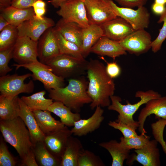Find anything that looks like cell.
Returning a JSON list of instances; mask_svg holds the SVG:
<instances>
[{"label": "cell", "instance_id": "cell-48", "mask_svg": "<svg viewBox=\"0 0 166 166\" xmlns=\"http://www.w3.org/2000/svg\"><path fill=\"white\" fill-rule=\"evenodd\" d=\"M68 0H51L49 1V2L51 4L56 8L59 7L60 4L63 2ZM84 2L85 0H80Z\"/></svg>", "mask_w": 166, "mask_h": 166}, {"label": "cell", "instance_id": "cell-29", "mask_svg": "<svg viewBox=\"0 0 166 166\" xmlns=\"http://www.w3.org/2000/svg\"><path fill=\"white\" fill-rule=\"evenodd\" d=\"M38 124L45 135L48 134L64 127L65 125L61 121L55 119L48 110L33 111Z\"/></svg>", "mask_w": 166, "mask_h": 166}, {"label": "cell", "instance_id": "cell-18", "mask_svg": "<svg viewBox=\"0 0 166 166\" xmlns=\"http://www.w3.org/2000/svg\"><path fill=\"white\" fill-rule=\"evenodd\" d=\"M100 26L103 31V36L118 42L135 30L128 22L119 17Z\"/></svg>", "mask_w": 166, "mask_h": 166}, {"label": "cell", "instance_id": "cell-37", "mask_svg": "<svg viewBox=\"0 0 166 166\" xmlns=\"http://www.w3.org/2000/svg\"><path fill=\"white\" fill-rule=\"evenodd\" d=\"M163 22L162 27L159 30V34L156 38L152 41L151 45L152 51L154 53L159 50L162 44L166 38V10L165 12L160 15L157 22L158 23Z\"/></svg>", "mask_w": 166, "mask_h": 166}, {"label": "cell", "instance_id": "cell-31", "mask_svg": "<svg viewBox=\"0 0 166 166\" xmlns=\"http://www.w3.org/2000/svg\"><path fill=\"white\" fill-rule=\"evenodd\" d=\"M46 91L42 90L30 96H22L20 98L32 111L37 110H47L53 103L52 99H46L44 96Z\"/></svg>", "mask_w": 166, "mask_h": 166}, {"label": "cell", "instance_id": "cell-33", "mask_svg": "<svg viewBox=\"0 0 166 166\" xmlns=\"http://www.w3.org/2000/svg\"><path fill=\"white\" fill-rule=\"evenodd\" d=\"M18 37L17 27L9 25L0 33V51L14 46Z\"/></svg>", "mask_w": 166, "mask_h": 166}, {"label": "cell", "instance_id": "cell-21", "mask_svg": "<svg viewBox=\"0 0 166 166\" xmlns=\"http://www.w3.org/2000/svg\"><path fill=\"white\" fill-rule=\"evenodd\" d=\"M90 53L102 56H107L114 59L127 54L126 51L120 45L119 42L104 36L100 38L92 46Z\"/></svg>", "mask_w": 166, "mask_h": 166}, {"label": "cell", "instance_id": "cell-14", "mask_svg": "<svg viewBox=\"0 0 166 166\" xmlns=\"http://www.w3.org/2000/svg\"><path fill=\"white\" fill-rule=\"evenodd\" d=\"M54 26L52 19L44 17L42 19H39L35 15L17 27L18 36H27L34 41H38L46 30Z\"/></svg>", "mask_w": 166, "mask_h": 166}, {"label": "cell", "instance_id": "cell-35", "mask_svg": "<svg viewBox=\"0 0 166 166\" xmlns=\"http://www.w3.org/2000/svg\"><path fill=\"white\" fill-rule=\"evenodd\" d=\"M105 164L100 157L93 152L84 149L80 153L77 166H104Z\"/></svg>", "mask_w": 166, "mask_h": 166}, {"label": "cell", "instance_id": "cell-43", "mask_svg": "<svg viewBox=\"0 0 166 166\" xmlns=\"http://www.w3.org/2000/svg\"><path fill=\"white\" fill-rule=\"evenodd\" d=\"M21 166H38L32 148L24 157L21 159Z\"/></svg>", "mask_w": 166, "mask_h": 166}, {"label": "cell", "instance_id": "cell-24", "mask_svg": "<svg viewBox=\"0 0 166 166\" xmlns=\"http://www.w3.org/2000/svg\"><path fill=\"white\" fill-rule=\"evenodd\" d=\"M0 10L10 24L17 27L35 15L33 7L21 9L10 6Z\"/></svg>", "mask_w": 166, "mask_h": 166}, {"label": "cell", "instance_id": "cell-34", "mask_svg": "<svg viewBox=\"0 0 166 166\" xmlns=\"http://www.w3.org/2000/svg\"><path fill=\"white\" fill-rule=\"evenodd\" d=\"M150 139V136L145 133H141L140 135L129 138L121 137L120 142L125 148L130 150L132 149H138L143 148L148 143Z\"/></svg>", "mask_w": 166, "mask_h": 166}, {"label": "cell", "instance_id": "cell-32", "mask_svg": "<svg viewBox=\"0 0 166 166\" xmlns=\"http://www.w3.org/2000/svg\"><path fill=\"white\" fill-rule=\"evenodd\" d=\"M61 54H64L84 60L81 48L76 44L65 38L54 27Z\"/></svg>", "mask_w": 166, "mask_h": 166}, {"label": "cell", "instance_id": "cell-28", "mask_svg": "<svg viewBox=\"0 0 166 166\" xmlns=\"http://www.w3.org/2000/svg\"><path fill=\"white\" fill-rule=\"evenodd\" d=\"M47 110L59 117L61 123L67 127L73 126L74 122L81 118L80 113L73 112L70 108L59 101L53 102Z\"/></svg>", "mask_w": 166, "mask_h": 166}, {"label": "cell", "instance_id": "cell-44", "mask_svg": "<svg viewBox=\"0 0 166 166\" xmlns=\"http://www.w3.org/2000/svg\"><path fill=\"white\" fill-rule=\"evenodd\" d=\"M37 0H12L11 6L15 7L25 9L32 7L34 3Z\"/></svg>", "mask_w": 166, "mask_h": 166}, {"label": "cell", "instance_id": "cell-46", "mask_svg": "<svg viewBox=\"0 0 166 166\" xmlns=\"http://www.w3.org/2000/svg\"><path fill=\"white\" fill-rule=\"evenodd\" d=\"M9 25H10L9 23L1 13L0 14V31L1 32Z\"/></svg>", "mask_w": 166, "mask_h": 166}, {"label": "cell", "instance_id": "cell-17", "mask_svg": "<svg viewBox=\"0 0 166 166\" xmlns=\"http://www.w3.org/2000/svg\"><path fill=\"white\" fill-rule=\"evenodd\" d=\"M152 114H155L157 118L166 120V96L150 100L141 110L138 121V130L141 133H146L144 128V123L147 117Z\"/></svg>", "mask_w": 166, "mask_h": 166}, {"label": "cell", "instance_id": "cell-19", "mask_svg": "<svg viewBox=\"0 0 166 166\" xmlns=\"http://www.w3.org/2000/svg\"><path fill=\"white\" fill-rule=\"evenodd\" d=\"M104 112L101 107L97 106L90 117L75 121L71 129L73 134L78 136H85L99 128L104 119Z\"/></svg>", "mask_w": 166, "mask_h": 166}, {"label": "cell", "instance_id": "cell-23", "mask_svg": "<svg viewBox=\"0 0 166 166\" xmlns=\"http://www.w3.org/2000/svg\"><path fill=\"white\" fill-rule=\"evenodd\" d=\"M84 149L80 140L71 136L61 156L60 166H77L79 156Z\"/></svg>", "mask_w": 166, "mask_h": 166}, {"label": "cell", "instance_id": "cell-10", "mask_svg": "<svg viewBox=\"0 0 166 166\" xmlns=\"http://www.w3.org/2000/svg\"><path fill=\"white\" fill-rule=\"evenodd\" d=\"M57 14L65 22L76 23L83 28L89 24L84 2L80 0H68L62 3Z\"/></svg>", "mask_w": 166, "mask_h": 166}, {"label": "cell", "instance_id": "cell-42", "mask_svg": "<svg viewBox=\"0 0 166 166\" xmlns=\"http://www.w3.org/2000/svg\"><path fill=\"white\" fill-rule=\"evenodd\" d=\"M115 1L123 7L131 8L144 6L147 3L148 0H115Z\"/></svg>", "mask_w": 166, "mask_h": 166}, {"label": "cell", "instance_id": "cell-50", "mask_svg": "<svg viewBox=\"0 0 166 166\" xmlns=\"http://www.w3.org/2000/svg\"><path fill=\"white\" fill-rule=\"evenodd\" d=\"M154 3L165 5L166 4V0H154Z\"/></svg>", "mask_w": 166, "mask_h": 166}, {"label": "cell", "instance_id": "cell-41", "mask_svg": "<svg viewBox=\"0 0 166 166\" xmlns=\"http://www.w3.org/2000/svg\"><path fill=\"white\" fill-rule=\"evenodd\" d=\"M46 4L42 0H37L33 4L34 9L36 17L39 19H42L43 16L46 12Z\"/></svg>", "mask_w": 166, "mask_h": 166}, {"label": "cell", "instance_id": "cell-4", "mask_svg": "<svg viewBox=\"0 0 166 166\" xmlns=\"http://www.w3.org/2000/svg\"><path fill=\"white\" fill-rule=\"evenodd\" d=\"M161 96L158 92L152 90L145 92L138 91L136 93L135 97H139L140 100L136 103L132 104L127 101V104L124 105L121 103L122 100L120 97L113 95L110 97L111 103L108 107V109L118 113L116 121L124 123L136 130L138 128L139 124L138 121L133 120V115L141 105L146 104L151 99L157 98Z\"/></svg>", "mask_w": 166, "mask_h": 166}, {"label": "cell", "instance_id": "cell-26", "mask_svg": "<svg viewBox=\"0 0 166 166\" xmlns=\"http://www.w3.org/2000/svg\"><path fill=\"white\" fill-rule=\"evenodd\" d=\"M18 96L0 95V120L14 119L19 116L20 107Z\"/></svg>", "mask_w": 166, "mask_h": 166}, {"label": "cell", "instance_id": "cell-36", "mask_svg": "<svg viewBox=\"0 0 166 166\" xmlns=\"http://www.w3.org/2000/svg\"><path fill=\"white\" fill-rule=\"evenodd\" d=\"M2 136L0 138V166H15L17 161L9 151Z\"/></svg>", "mask_w": 166, "mask_h": 166}, {"label": "cell", "instance_id": "cell-11", "mask_svg": "<svg viewBox=\"0 0 166 166\" xmlns=\"http://www.w3.org/2000/svg\"><path fill=\"white\" fill-rule=\"evenodd\" d=\"M152 42L150 34L144 29L135 30L119 41L126 51L137 55L148 52L151 48Z\"/></svg>", "mask_w": 166, "mask_h": 166}, {"label": "cell", "instance_id": "cell-16", "mask_svg": "<svg viewBox=\"0 0 166 166\" xmlns=\"http://www.w3.org/2000/svg\"><path fill=\"white\" fill-rule=\"evenodd\" d=\"M73 133L68 127L62 128L45 135L44 142L49 152L61 161L69 138Z\"/></svg>", "mask_w": 166, "mask_h": 166}, {"label": "cell", "instance_id": "cell-39", "mask_svg": "<svg viewBox=\"0 0 166 166\" xmlns=\"http://www.w3.org/2000/svg\"><path fill=\"white\" fill-rule=\"evenodd\" d=\"M108 125L121 131L123 137L125 138H129L138 135L135 130L130 126L121 122L109 121Z\"/></svg>", "mask_w": 166, "mask_h": 166}, {"label": "cell", "instance_id": "cell-20", "mask_svg": "<svg viewBox=\"0 0 166 166\" xmlns=\"http://www.w3.org/2000/svg\"><path fill=\"white\" fill-rule=\"evenodd\" d=\"M20 107V117L24 121L30 132L33 146L38 142L44 140L45 135L40 129L33 112L19 98Z\"/></svg>", "mask_w": 166, "mask_h": 166}, {"label": "cell", "instance_id": "cell-3", "mask_svg": "<svg viewBox=\"0 0 166 166\" xmlns=\"http://www.w3.org/2000/svg\"><path fill=\"white\" fill-rule=\"evenodd\" d=\"M0 131L5 141L15 149L21 159L33 148L29 131L20 117L0 120Z\"/></svg>", "mask_w": 166, "mask_h": 166}, {"label": "cell", "instance_id": "cell-13", "mask_svg": "<svg viewBox=\"0 0 166 166\" xmlns=\"http://www.w3.org/2000/svg\"><path fill=\"white\" fill-rule=\"evenodd\" d=\"M37 51L40 61L45 64L61 54L54 27L48 29L41 37Z\"/></svg>", "mask_w": 166, "mask_h": 166}, {"label": "cell", "instance_id": "cell-27", "mask_svg": "<svg viewBox=\"0 0 166 166\" xmlns=\"http://www.w3.org/2000/svg\"><path fill=\"white\" fill-rule=\"evenodd\" d=\"M99 145L107 150L111 155L112 161V166H122L124 161L129 156L130 150L125 148L116 140L100 143Z\"/></svg>", "mask_w": 166, "mask_h": 166}, {"label": "cell", "instance_id": "cell-22", "mask_svg": "<svg viewBox=\"0 0 166 166\" xmlns=\"http://www.w3.org/2000/svg\"><path fill=\"white\" fill-rule=\"evenodd\" d=\"M54 27L65 38L76 44L81 49L83 28L75 22H65L62 18Z\"/></svg>", "mask_w": 166, "mask_h": 166}, {"label": "cell", "instance_id": "cell-25", "mask_svg": "<svg viewBox=\"0 0 166 166\" xmlns=\"http://www.w3.org/2000/svg\"><path fill=\"white\" fill-rule=\"evenodd\" d=\"M103 36V31L100 25L91 24L88 27L83 28L81 50L85 58L90 53L92 46Z\"/></svg>", "mask_w": 166, "mask_h": 166}, {"label": "cell", "instance_id": "cell-49", "mask_svg": "<svg viewBox=\"0 0 166 166\" xmlns=\"http://www.w3.org/2000/svg\"><path fill=\"white\" fill-rule=\"evenodd\" d=\"M157 141L161 144L164 152L166 154V143L164 140L163 136L159 137Z\"/></svg>", "mask_w": 166, "mask_h": 166}, {"label": "cell", "instance_id": "cell-5", "mask_svg": "<svg viewBox=\"0 0 166 166\" xmlns=\"http://www.w3.org/2000/svg\"><path fill=\"white\" fill-rule=\"evenodd\" d=\"M88 62L64 54H60L50 60L46 65L56 75L63 79L81 75L86 71Z\"/></svg>", "mask_w": 166, "mask_h": 166}, {"label": "cell", "instance_id": "cell-15", "mask_svg": "<svg viewBox=\"0 0 166 166\" xmlns=\"http://www.w3.org/2000/svg\"><path fill=\"white\" fill-rule=\"evenodd\" d=\"M157 144L155 139L150 140L143 148L135 149L136 154L129 156L127 159V164L132 165L134 161H136L143 166H160V153Z\"/></svg>", "mask_w": 166, "mask_h": 166}, {"label": "cell", "instance_id": "cell-6", "mask_svg": "<svg viewBox=\"0 0 166 166\" xmlns=\"http://www.w3.org/2000/svg\"><path fill=\"white\" fill-rule=\"evenodd\" d=\"M12 66L15 67L16 70L21 67L29 70L32 73L33 80L41 82L47 90L64 86L65 79L56 75L49 66L40 61L22 65L14 64Z\"/></svg>", "mask_w": 166, "mask_h": 166}, {"label": "cell", "instance_id": "cell-9", "mask_svg": "<svg viewBox=\"0 0 166 166\" xmlns=\"http://www.w3.org/2000/svg\"><path fill=\"white\" fill-rule=\"evenodd\" d=\"M109 2L117 16L125 20L135 30L148 27L150 14L144 6L138 7L137 10H134L130 8L119 7L112 0H109Z\"/></svg>", "mask_w": 166, "mask_h": 166}, {"label": "cell", "instance_id": "cell-30", "mask_svg": "<svg viewBox=\"0 0 166 166\" xmlns=\"http://www.w3.org/2000/svg\"><path fill=\"white\" fill-rule=\"evenodd\" d=\"M32 149L38 165L60 166L61 161L49 152L43 141L38 142Z\"/></svg>", "mask_w": 166, "mask_h": 166}, {"label": "cell", "instance_id": "cell-45", "mask_svg": "<svg viewBox=\"0 0 166 166\" xmlns=\"http://www.w3.org/2000/svg\"><path fill=\"white\" fill-rule=\"evenodd\" d=\"M153 12L155 14L160 15L162 14L165 11L166 7L165 5L153 3L152 6Z\"/></svg>", "mask_w": 166, "mask_h": 166}, {"label": "cell", "instance_id": "cell-40", "mask_svg": "<svg viewBox=\"0 0 166 166\" xmlns=\"http://www.w3.org/2000/svg\"><path fill=\"white\" fill-rule=\"evenodd\" d=\"M106 63V71L108 75L112 78H115L120 76L121 72L120 66L116 62H109L107 61L103 56L100 57Z\"/></svg>", "mask_w": 166, "mask_h": 166}, {"label": "cell", "instance_id": "cell-38", "mask_svg": "<svg viewBox=\"0 0 166 166\" xmlns=\"http://www.w3.org/2000/svg\"><path fill=\"white\" fill-rule=\"evenodd\" d=\"M14 45L0 51V76L6 75L7 73L12 70V68L9 67L8 64L11 59L13 57Z\"/></svg>", "mask_w": 166, "mask_h": 166}, {"label": "cell", "instance_id": "cell-12", "mask_svg": "<svg viewBox=\"0 0 166 166\" xmlns=\"http://www.w3.org/2000/svg\"><path fill=\"white\" fill-rule=\"evenodd\" d=\"M38 42L27 36L18 37L14 47V60L20 65L38 61Z\"/></svg>", "mask_w": 166, "mask_h": 166}, {"label": "cell", "instance_id": "cell-2", "mask_svg": "<svg viewBox=\"0 0 166 166\" xmlns=\"http://www.w3.org/2000/svg\"><path fill=\"white\" fill-rule=\"evenodd\" d=\"M65 87L48 90L49 98L62 102L75 113H79L85 104L91 103L92 100L87 90L88 82L85 78H71Z\"/></svg>", "mask_w": 166, "mask_h": 166}, {"label": "cell", "instance_id": "cell-47", "mask_svg": "<svg viewBox=\"0 0 166 166\" xmlns=\"http://www.w3.org/2000/svg\"><path fill=\"white\" fill-rule=\"evenodd\" d=\"M12 0H0V10L11 6Z\"/></svg>", "mask_w": 166, "mask_h": 166}, {"label": "cell", "instance_id": "cell-1", "mask_svg": "<svg viewBox=\"0 0 166 166\" xmlns=\"http://www.w3.org/2000/svg\"><path fill=\"white\" fill-rule=\"evenodd\" d=\"M86 71L89 80L88 94L92 100L90 106H109L110 97L113 95L115 85L113 79L107 73L106 66L100 61L91 59L88 62Z\"/></svg>", "mask_w": 166, "mask_h": 166}, {"label": "cell", "instance_id": "cell-7", "mask_svg": "<svg viewBox=\"0 0 166 166\" xmlns=\"http://www.w3.org/2000/svg\"><path fill=\"white\" fill-rule=\"evenodd\" d=\"M32 76L28 73L22 75L17 74L0 76V92L1 95L14 97L21 93H30L34 91V84L32 80L25 83V80Z\"/></svg>", "mask_w": 166, "mask_h": 166}, {"label": "cell", "instance_id": "cell-8", "mask_svg": "<svg viewBox=\"0 0 166 166\" xmlns=\"http://www.w3.org/2000/svg\"><path fill=\"white\" fill-rule=\"evenodd\" d=\"M84 2L89 25H101L117 17L109 0H85Z\"/></svg>", "mask_w": 166, "mask_h": 166}]
</instances>
